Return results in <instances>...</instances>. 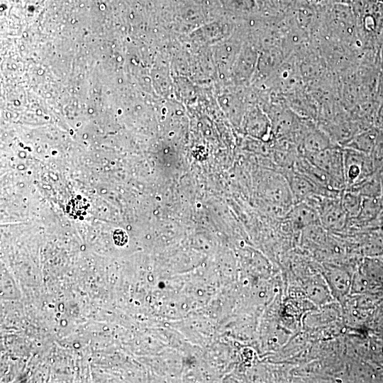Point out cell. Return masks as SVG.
<instances>
[{
	"label": "cell",
	"instance_id": "1",
	"mask_svg": "<svg viewBox=\"0 0 383 383\" xmlns=\"http://www.w3.org/2000/svg\"><path fill=\"white\" fill-rule=\"evenodd\" d=\"M345 189H350L377 171L370 155L343 147Z\"/></svg>",
	"mask_w": 383,
	"mask_h": 383
},
{
	"label": "cell",
	"instance_id": "2",
	"mask_svg": "<svg viewBox=\"0 0 383 383\" xmlns=\"http://www.w3.org/2000/svg\"><path fill=\"white\" fill-rule=\"evenodd\" d=\"M303 156L326 172L332 179L337 190L345 189L343 147L336 145L316 153Z\"/></svg>",
	"mask_w": 383,
	"mask_h": 383
},
{
	"label": "cell",
	"instance_id": "3",
	"mask_svg": "<svg viewBox=\"0 0 383 383\" xmlns=\"http://www.w3.org/2000/svg\"><path fill=\"white\" fill-rule=\"evenodd\" d=\"M322 226L332 231L343 229L348 220L340 197L321 196L317 208Z\"/></svg>",
	"mask_w": 383,
	"mask_h": 383
},
{
	"label": "cell",
	"instance_id": "4",
	"mask_svg": "<svg viewBox=\"0 0 383 383\" xmlns=\"http://www.w3.org/2000/svg\"><path fill=\"white\" fill-rule=\"evenodd\" d=\"M338 145L328 134L318 128H310L299 143L300 154L307 155L316 153L328 148Z\"/></svg>",
	"mask_w": 383,
	"mask_h": 383
},
{
	"label": "cell",
	"instance_id": "5",
	"mask_svg": "<svg viewBox=\"0 0 383 383\" xmlns=\"http://www.w3.org/2000/svg\"><path fill=\"white\" fill-rule=\"evenodd\" d=\"M326 276L337 297L342 298L351 290L352 280L346 271L337 267H328L326 270Z\"/></svg>",
	"mask_w": 383,
	"mask_h": 383
},
{
	"label": "cell",
	"instance_id": "6",
	"mask_svg": "<svg viewBox=\"0 0 383 383\" xmlns=\"http://www.w3.org/2000/svg\"><path fill=\"white\" fill-rule=\"evenodd\" d=\"M292 215L293 223L299 228L320 222L317 209L305 201L294 204Z\"/></svg>",
	"mask_w": 383,
	"mask_h": 383
},
{
	"label": "cell",
	"instance_id": "7",
	"mask_svg": "<svg viewBox=\"0 0 383 383\" xmlns=\"http://www.w3.org/2000/svg\"><path fill=\"white\" fill-rule=\"evenodd\" d=\"M380 130L367 129L353 136L344 146L370 155L377 143Z\"/></svg>",
	"mask_w": 383,
	"mask_h": 383
},
{
	"label": "cell",
	"instance_id": "8",
	"mask_svg": "<svg viewBox=\"0 0 383 383\" xmlns=\"http://www.w3.org/2000/svg\"><path fill=\"white\" fill-rule=\"evenodd\" d=\"M383 211V196L378 198H363L362 207L358 216L353 220L360 223H367L379 218Z\"/></svg>",
	"mask_w": 383,
	"mask_h": 383
},
{
	"label": "cell",
	"instance_id": "9",
	"mask_svg": "<svg viewBox=\"0 0 383 383\" xmlns=\"http://www.w3.org/2000/svg\"><path fill=\"white\" fill-rule=\"evenodd\" d=\"M348 189L357 193L362 198H378L382 196V187L377 172Z\"/></svg>",
	"mask_w": 383,
	"mask_h": 383
},
{
	"label": "cell",
	"instance_id": "10",
	"mask_svg": "<svg viewBox=\"0 0 383 383\" xmlns=\"http://www.w3.org/2000/svg\"><path fill=\"white\" fill-rule=\"evenodd\" d=\"M363 198L357 193L345 189L340 195L342 206L348 218L355 219L359 214Z\"/></svg>",
	"mask_w": 383,
	"mask_h": 383
},
{
	"label": "cell",
	"instance_id": "11",
	"mask_svg": "<svg viewBox=\"0 0 383 383\" xmlns=\"http://www.w3.org/2000/svg\"><path fill=\"white\" fill-rule=\"evenodd\" d=\"M114 243L116 245L122 246L128 242V235L122 229H116L113 234Z\"/></svg>",
	"mask_w": 383,
	"mask_h": 383
},
{
	"label": "cell",
	"instance_id": "12",
	"mask_svg": "<svg viewBox=\"0 0 383 383\" xmlns=\"http://www.w3.org/2000/svg\"><path fill=\"white\" fill-rule=\"evenodd\" d=\"M377 172H378V175H379L380 183H381L382 192V196H383V167L381 169H379L377 171Z\"/></svg>",
	"mask_w": 383,
	"mask_h": 383
}]
</instances>
